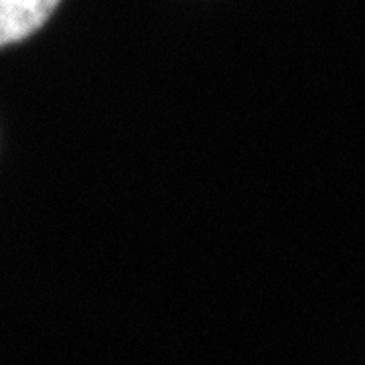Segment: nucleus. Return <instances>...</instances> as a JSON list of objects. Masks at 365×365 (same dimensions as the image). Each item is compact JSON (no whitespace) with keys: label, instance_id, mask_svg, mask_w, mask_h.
Wrapping results in <instances>:
<instances>
[{"label":"nucleus","instance_id":"obj_1","mask_svg":"<svg viewBox=\"0 0 365 365\" xmlns=\"http://www.w3.org/2000/svg\"><path fill=\"white\" fill-rule=\"evenodd\" d=\"M61 0H0V41L11 45L26 39L53 14Z\"/></svg>","mask_w":365,"mask_h":365}]
</instances>
